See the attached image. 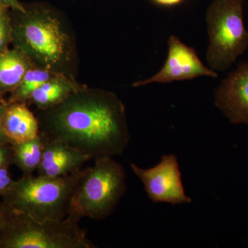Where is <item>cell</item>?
I'll list each match as a JSON object with an SVG mask.
<instances>
[{
  "instance_id": "6da1fadb",
  "label": "cell",
  "mask_w": 248,
  "mask_h": 248,
  "mask_svg": "<svg viewBox=\"0 0 248 248\" xmlns=\"http://www.w3.org/2000/svg\"><path fill=\"white\" fill-rule=\"evenodd\" d=\"M37 119L45 141L63 142L91 159L121 155L130 141L125 107L110 91L82 86Z\"/></svg>"
},
{
  "instance_id": "7a4b0ae2",
  "label": "cell",
  "mask_w": 248,
  "mask_h": 248,
  "mask_svg": "<svg viewBox=\"0 0 248 248\" xmlns=\"http://www.w3.org/2000/svg\"><path fill=\"white\" fill-rule=\"evenodd\" d=\"M20 13L18 33L24 55L35 66L72 76L66 68L71 62L73 45L58 16L42 5Z\"/></svg>"
},
{
  "instance_id": "3957f363",
  "label": "cell",
  "mask_w": 248,
  "mask_h": 248,
  "mask_svg": "<svg viewBox=\"0 0 248 248\" xmlns=\"http://www.w3.org/2000/svg\"><path fill=\"white\" fill-rule=\"evenodd\" d=\"M92 167L83 169L81 180L70 204L68 217L105 219L115 211L126 192V175L120 163L110 156L94 159Z\"/></svg>"
},
{
  "instance_id": "277c9868",
  "label": "cell",
  "mask_w": 248,
  "mask_h": 248,
  "mask_svg": "<svg viewBox=\"0 0 248 248\" xmlns=\"http://www.w3.org/2000/svg\"><path fill=\"white\" fill-rule=\"evenodd\" d=\"M83 170L58 177L25 176L7 192L11 206L21 215L39 220L65 219Z\"/></svg>"
},
{
  "instance_id": "5b68a950",
  "label": "cell",
  "mask_w": 248,
  "mask_h": 248,
  "mask_svg": "<svg viewBox=\"0 0 248 248\" xmlns=\"http://www.w3.org/2000/svg\"><path fill=\"white\" fill-rule=\"evenodd\" d=\"M244 0H213L207 9L206 60L215 72L226 71L248 48Z\"/></svg>"
},
{
  "instance_id": "8992f818",
  "label": "cell",
  "mask_w": 248,
  "mask_h": 248,
  "mask_svg": "<svg viewBox=\"0 0 248 248\" xmlns=\"http://www.w3.org/2000/svg\"><path fill=\"white\" fill-rule=\"evenodd\" d=\"M20 215L1 241V246L11 248H96L79 222L67 217L62 221H39Z\"/></svg>"
},
{
  "instance_id": "52a82bcc",
  "label": "cell",
  "mask_w": 248,
  "mask_h": 248,
  "mask_svg": "<svg viewBox=\"0 0 248 248\" xmlns=\"http://www.w3.org/2000/svg\"><path fill=\"white\" fill-rule=\"evenodd\" d=\"M132 170L144 186L148 198L153 203L172 205L190 203L192 200L185 193L177 156L164 155L159 164L149 169L130 164Z\"/></svg>"
},
{
  "instance_id": "ba28073f",
  "label": "cell",
  "mask_w": 248,
  "mask_h": 248,
  "mask_svg": "<svg viewBox=\"0 0 248 248\" xmlns=\"http://www.w3.org/2000/svg\"><path fill=\"white\" fill-rule=\"evenodd\" d=\"M169 50L164 66L151 78L137 81L133 87L159 83L167 84L176 81L191 80L200 77L218 78V73L203 64L195 49L183 43L175 35L170 36Z\"/></svg>"
},
{
  "instance_id": "9c48e42d",
  "label": "cell",
  "mask_w": 248,
  "mask_h": 248,
  "mask_svg": "<svg viewBox=\"0 0 248 248\" xmlns=\"http://www.w3.org/2000/svg\"><path fill=\"white\" fill-rule=\"evenodd\" d=\"M215 104L232 124L248 125V61L222 80L215 91Z\"/></svg>"
},
{
  "instance_id": "30bf717a",
  "label": "cell",
  "mask_w": 248,
  "mask_h": 248,
  "mask_svg": "<svg viewBox=\"0 0 248 248\" xmlns=\"http://www.w3.org/2000/svg\"><path fill=\"white\" fill-rule=\"evenodd\" d=\"M89 159L88 155L63 142L45 141L37 172L42 177H63L79 172Z\"/></svg>"
},
{
  "instance_id": "8fae6325",
  "label": "cell",
  "mask_w": 248,
  "mask_h": 248,
  "mask_svg": "<svg viewBox=\"0 0 248 248\" xmlns=\"http://www.w3.org/2000/svg\"><path fill=\"white\" fill-rule=\"evenodd\" d=\"M2 127L6 138L14 143H24L40 136L38 119L24 103H16L6 108Z\"/></svg>"
},
{
  "instance_id": "7c38bea8",
  "label": "cell",
  "mask_w": 248,
  "mask_h": 248,
  "mask_svg": "<svg viewBox=\"0 0 248 248\" xmlns=\"http://www.w3.org/2000/svg\"><path fill=\"white\" fill-rule=\"evenodd\" d=\"M81 86L72 76L60 74L34 91L29 100L39 110H47L64 102Z\"/></svg>"
},
{
  "instance_id": "4fadbf2b",
  "label": "cell",
  "mask_w": 248,
  "mask_h": 248,
  "mask_svg": "<svg viewBox=\"0 0 248 248\" xmlns=\"http://www.w3.org/2000/svg\"><path fill=\"white\" fill-rule=\"evenodd\" d=\"M33 66L24 54L17 50L0 54V88H17L26 73Z\"/></svg>"
},
{
  "instance_id": "5bb4252c",
  "label": "cell",
  "mask_w": 248,
  "mask_h": 248,
  "mask_svg": "<svg viewBox=\"0 0 248 248\" xmlns=\"http://www.w3.org/2000/svg\"><path fill=\"white\" fill-rule=\"evenodd\" d=\"M15 144L16 162L25 173V176L32 175L40 166L45 141L39 136L31 141Z\"/></svg>"
},
{
  "instance_id": "9a60e30c",
  "label": "cell",
  "mask_w": 248,
  "mask_h": 248,
  "mask_svg": "<svg viewBox=\"0 0 248 248\" xmlns=\"http://www.w3.org/2000/svg\"><path fill=\"white\" fill-rule=\"evenodd\" d=\"M63 73H58L40 67L33 66L26 73L15 94L18 101L29 99L32 93L52 78ZM66 75V74H65Z\"/></svg>"
},
{
  "instance_id": "2e32d148",
  "label": "cell",
  "mask_w": 248,
  "mask_h": 248,
  "mask_svg": "<svg viewBox=\"0 0 248 248\" xmlns=\"http://www.w3.org/2000/svg\"><path fill=\"white\" fill-rule=\"evenodd\" d=\"M5 10L0 8V50L4 48L9 36V20Z\"/></svg>"
},
{
  "instance_id": "e0dca14e",
  "label": "cell",
  "mask_w": 248,
  "mask_h": 248,
  "mask_svg": "<svg viewBox=\"0 0 248 248\" xmlns=\"http://www.w3.org/2000/svg\"><path fill=\"white\" fill-rule=\"evenodd\" d=\"M13 184H14L6 168L0 169V193L7 192Z\"/></svg>"
},
{
  "instance_id": "ac0fdd59",
  "label": "cell",
  "mask_w": 248,
  "mask_h": 248,
  "mask_svg": "<svg viewBox=\"0 0 248 248\" xmlns=\"http://www.w3.org/2000/svg\"><path fill=\"white\" fill-rule=\"evenodd\" d=\"M0 8L2 9H12L19 12H24L25 7L19 0H0Z\"/></svg>"
},
{
  "instance_id": "d6986e66",
  "label": "cell",
  "mask_w": 248,
  "mask_h": 248,
  "mask_svg": "<svg viewBox=\"0 0 248 248\" xmlns=\"http://www.w3.org/2000/svg\"><path fill=\"white\" fill-rule=\"evenodd\" d=\"M156 4L163 6H173L181 4L184 0H153Z\"/></svg>"
},
{
  "instance_id": "ffe728a7",
  "label": "cell",
  "mask_w": 248,
  "mask_h": 248,
  "mask_svg": "<svg viewBox=\"0 0 248 248\" xmlns=\"http://www.w3.org/2000/svg\"><path fill=\"white\" fill-rule=\"evenodd\" d=\"M5 110H6L5 107H0V141L4 138L8 139L5 135L2 127L3 115H4Z\"/></svg>"
},
{
  "instance_id": "44dd1931",
  "label": "cell",
  "mask_w": 248,
  "mask_h": 248,
  "mask_svg": "<svg viewBox=\"0 0 248 248\" xmlns=\"http://www.w3.org/2000/svg\"><path fill=\"white\" fill-rule=\"evenodd\" d=\"M6 162V151L0 147V169L5 168Z\"/></svg>"
},
{
  "instance_id": "7402d4cb",
  "label": "cell",
  "mask_w": 248,
  "mask_h": 248,
  "mask_svg": "<svg viewBox=\"0 0 248 248\" xmlns=\"http://www.w3.org/2000/svg\"><path fill=\"white\" fill-rule=\"evenodd\" d=\"M8 224L9 223H7V222H6V217H5L2 211L0 210V228H3L4 226L7 227Z\"/></svg>"
}]
</instances>
